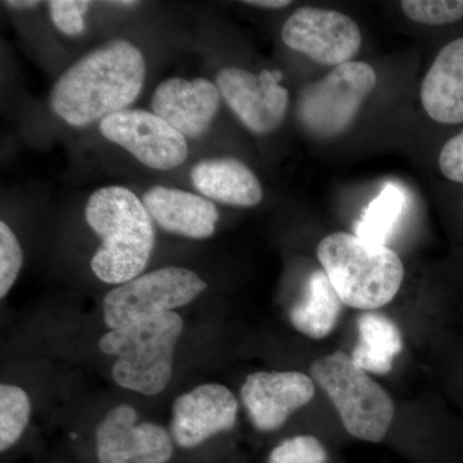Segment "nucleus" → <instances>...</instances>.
I'll use <instances>...</instances> for the list:
<instances>
[{"instance_id": "1", "label": "nucleus", "mask_w": 463, "mask_h": 463, "mask_svg": "<svg viewBox=\"0 0 463 463\" xmlns=\"http://www.w3.org/2000/svg\"><path fill=\"white\" fill-rule=\"evenodd\" d=\"M146 70L145 57L133 43H106L60 76L51 93L52 109L71 127L102 121L138 99Z\"/></svg>"}, {"instance_id": "2", "label": "nucleus", "mask_w": 463, "mask_h": 463, "mask_svg": "<svg viewBox=\"0 0 463 463\" xmlns=\"http://www.w3.org/2000/svg\"><path fill=\"white\" fill-rule=\"evenodd\" d=\"M85 219L102 240L90 261L100 281L123 285L146 269L155 246V230L151 215L134 192L100 188L88 200Z\"/></svg>"}, {"instance_id": "3", "label": "nucleus", "mask_w": 463, "mask_h": 463, "mask_svg": "<svg viewBox=\"0 0 463 463\" xmlns=\"http://www.w3.org/2000/svg\"><path fill=\"white\" fill-rule=\"evenodd\" d=\"M317 257L344 306L354 309L386 306L403 282L404 265L397 252L356 234H330L319 243Z\"/></svg>"}, {"instance_id": "4", "label": "nucleus", "mask_w": 463, "mask_h": 463, "mask_svg": "<svg viewBox=\"0 0 463 463\" xmlns=\"http://www.w3.org/2000/svg\"><path fill=\"white\" fill-rule=\"evenodd\" d=\"M182 331L181 316L174 312L109 331L99 340V349L116 356L112 379L143 395L160 394L172 380L174 350Z\"/></svg>"}, {"instance_id": "5", "label": "nucleus", "mask_w": 463, "mask_h": 463, "mask_svg": "<svg viewBox=\"0 0 463 463\" xmlns=\"http://www.w3.org/2000/svg\"><path fill=\"white\" fill-rule=\"evenodd\" d=\"M310 373L353 438L368 443H381L385 439L395 414L392 399L352 356L331 353L317 359Z\"/></svg>"}, {"instance_id": "6", "label": "nucleus", "mask_w": 463, "mask_h": 463, "mask_svg": "<svg viewBox=\"0 0 463 463\" xmlns=\"http://www.w3.org/2000/svg\"><path fill=\"white\" fill-rule=\"evenodd\" d=\"M377 76L365 62H347L301 91L298 118L304 129L318 138L345 132L376 87Z\"/></svg>"}, {"instance_id": "7", "label": "nucleus", "mask_w": 463, "mask_h": 463, "mask_svg": "<svg viewBox=\"0 0 463 463\" xmlns=\"http://www.w3.org/2000/svg\"><path fill=\"white\" fill-rule=\"evenodd\" d=\"M206 288L190 269L161 268L111 289L103 300V318L116 330L187 306Z\"/></svg>"}, {"instance_id": "8", "label": "nucleus", "mask_w": 463, "mask_h": 463, "mask_svg": "<svg viewBox=\"0 0 463 463\" xmlns=\"http://www.w3.org/2000/svg\"><path fill=\"white\" fill-rule=\"evenodd\" d=\"M282 41L298 53L326 66L352 62L362 44L358 25L341 12L301 7L282 26Z\"/></svg>"}, {"instance_id": "9", "label": "nucleus", "mask_w": 463, "mask_h": 463, "mask_svg": "<svg viewBox=\"0 0 463 463\" xmlns=\"http://www.w3.org/2000/svg\"><path fill=\"white\" fill-rule=\"evenodd\" d=\"M99 130L151 169L172 170L187 160L185 137L154 112L124 109L103 118Z\"/></svg>"}, {"instance_id": "10", "label": "nucleus", "mask_w": 463, "mask_h": 463, "mask_svg": "<svg viewBox=\"0 0 463 463\" xmlns=\"http://www.w3.org/2000/svg\"><path fill=\"white\" fill-rule=\"evenodd\" d=\"M279 70L251 74L239 67H225L216 76V87L228 108L250 132L269 134L285 120L288 90L282 87Z\"/></svg>"}, {"instance_id": "11", "label": "nucleus", "mask_w": 463, "mask_h": 463, "mask_svg": "<svg viewBox=\"0 0 463 463\" xmlns=\"http://www.w3.org/2000/svg\"><path fill=\"white\" fill-rule=\"evenodd\" d=\"M136 410L118 405L97 428L99 463H166L173 456L169 432L156 423L137 425Z\"/></svg>"}, {"instance_id": "12", "label": "nucleus", "mask_w": 463, "mask_h": 463, "mask_svg": "<svg viewBox=\"0 0 463 463\" xmlns=\"http://www.w3.org/2000/svg\"><path fill=\"white\" fill-rule=\"evenodd\" d=\"M315 392L313 380L301 373H255L241 388V397L255 428L274 431L309 403Z\"/></svg>"}, {"instance_id": "13", "label": "nucleus", "mask_w": 463, "mask_h": 463, "mask_svg": "<svg viewBox=\"0 0 463 463\" xmlns=\"http://www.w3.org/2000/svg\"><path fill=\"white\" fill-rule=\"evenodd\" d=\"M239 403L231 390L205 383L185 392L173 404L172 432L183 448L200 446L236 423Z\"/></svg>"}, {"instance_id": "14", "label": "nucleus", "mask_w": 463, "mask_h": 463, "mask_svg": "<svg viewBox=\"0 0 463 463\" xmlns=\"http://www.w3.org/2000/svg\"><path fill=\"white\" fill-rule=\"evenodd\" d=\"M221 99L218 87L206 79L172 78L158 85L151 108L185 138L197 139L209 132Z\"/></svg>"}, {"instance_id": "15", "label": "nucleus", "mask_w": 463, "mask_h": 463, "mask_svg": "<svg viewBox=\"0 0 463 463\" xmlns=\"http://www.w3.org/2000/svg\"><path fill=\"white\" fill-rule=\"evenodd\" d=\"M142 201L152 221L169 233L194 240L209 239L214 234L219 213L205 197L156 185L143 194Z\"/></svg>"}, {"instance_id": "16", "label": "nucleus", "mask_w": 463, "mask_h": 463, "mask_svg": "<svg viewBox=\"0 0 463 463\" xmlns=\"http://www.w3.org/2000/svg\"><path fill=\"white\" fill-rule=\"evenodd\" d=\"M421 102L432 120L463 123V36L441 48L421 85Z\"/></svg>"}, {"instance_id": "17", "label": "nucleus", "mask_w": 463, "mask_h": 463, "mask_svg": "<svg viewBox=\"0 0 463 463\" xmlns=\"http://www.w3.org/2000/svg\"><path fill=\"white\" fill-rule=\"evenodd\" d=\"M194 187L209 200L239 207L257 206L263 188L254 173L237 158H207L192 167Z\"/></svg>"}, {"instance_id": "18", "label": "nucleus", "mask_w": 463, "mask_h": 463, "mask_svg": "<svg viewBox=\"0 0 463 463\" xmlns=\"http://www.w3.org/2000/svg\"><path fill=\"white\" fill-rule=\"evenodd\" d=\"M358 343L353 349L354 364L368 373L386 374L403 350L401 331L389 317L367 312L358 318Z\"/></svg>"}, {"instance_id": "19", "label": "nucleus", "mask_w": 463, "mask_h": 463, "mask_svg": "<svg viewBox=\"0 0 463 463\" xmlns=\"http://www.w3.org/2000/svg\"><path fill=\"white\" fill-rule=\"evenodd\" d=\"M344 304L325 270H316L307 279L306 297L289 310V321L301 334L325 339L339 321Z\"/></svg>"}, {"instance_id": "20", "label": "nucleus", "mask_w": 463, "mask_h": 463, "mask_svg": "<svg viewBox=\"0 0 463 463\" xmlns=\"http://www.w3.org/2000/svg\"><path fill=\"white\" fill-rule=\"evenodd\" d=\"M407 207V194L401 185L386 183L376 199L365 207L355 225V234L373 243L386 245L394 234Z\"/></svg>"}, {"instance_id": "21", "label": "nucleus", "mask_w": 463, "mask_h": 463, "mask_svg": "<svg viewBox=\"0 0 463 463\" xmlns=\"http://www.w3.org/2000/svg\"><path fill=\"white\" fill-rule=\"evenodd\" d=\"M32 404L23 389L0 386V450L5 452L17 443L29 423Z\"/></svg>"}, {"instance_id": "22", "label": "nucleus", "mask_w": 463, "mask_h": 463, "mask_svg": "<svg viewBox=\"0 0 463 463\" xmlns=\"http://www.w3.org/2000/svg\"><path fill=\"white\" fill-rule=\"evenodd\" d=\"M405 16L430 26L450 25L463 20V0H403Z\"/></svg>"}, {"instance_id": "23", "label": "nucleus", "mask_w": 463, "mask_h": 463, "mask_svg": "<svg viewBox=\"0 0 463 463\" xmlns=\"http://www.w3.org/2000/svg\"><path fill=\"white\" fill-rule=\"evenodd\" d=\"M328 455L322 441L310 435L286 439L274 448L268 463H327Z\"/></svg>"}, {"instance_id": "24", "label": "nucleus", "mask_w": 463, "mask_h": 463, "mask_svg": "<svg viewBox=\"0 0 463 463\" xmlns=\"http://www.w3.org/2000/svg\"><path fill=\"white\" fill-rule=\"evenodd\" d=\"M24 254L17 237L5 222H0V298H5L16 282Z\"/></svg>"}, {"instance_id": "25", "label": "nucleus", "mask_w": 463, "mask_h": 463, "mask_svg": "<svg viewBox=\"0 0 463 463\" xmlns=\"http://www.w3.org/2000/svg\"><path fill=\"white\" fill-rule=\"evenodd\" d=\"M87 0H51L48 2L52 21L61 33L78 36L85 32L84 14L90 11Z\"/></svg>"}, {"instance_id": "26", "label": "nucleus", "mask_w": 463, "mask_h": 463, "mask_svg": "<svg viewBox=\"0 0 463 463\" xmlns=\"http://www.w3.org/2000/svg\"><path fill=\"white\" fill-rule=\"evenodd\" d=\"M439 169L448 181L463 184V129L444 143L439 154Z\"/></svg>"}, {"instance_id": "27", "label": "nucleus", "mask_w": 463, "mask_h": 463, "mask_svg": "<svg viewBox=\"0 0 463 463\" xmlns=\"http://www.w3.org/2000/svg\"><path fill=\"white\" fill-rule=\"evenodd\" d=\"M245 5L267 9H279L291 5L289 0H246Z\"/></svg>"}, {"instance_id": "28", "label": "nucleus", "mask_w": 463, "mask_h": 463, "mask_svg": "<svg viewBox=\"0 0 463 463\" xmlns=\"http://www.w3.org/2000/svg\"><path fill=\"white\" fill-rule=\"evenodd\" d=\"M5 5L14 9H33L38 8L41 2H36V0H7Z\"/></svg>"}, {"instance_id": "29", "label": "nucleus", "mask_w": 463, "mask_h": 463, "mask_svg": "<svg viewBox=\"0 0 463 463\" xmlns=\"http://www.w3.org/2000/svg\"><path fill=\"white\" fill-rule=\"evenodd\" d=\"M109 5H115V7L118 8H134L138 7L139 3L138 2H132V0H129V2H109Z\"/></svg>"}]
</instances>
